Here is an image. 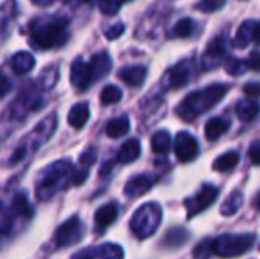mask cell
I'll list each match as a JSON object with an SVG mask.
<instances>
[{
  "label": "cell",
  "mask_w": 260,
  "mask_h": 259,
  "mask_svg": "<svg viewBox=\"0 0 260 259\" xmlns=\"http://www.w3.org/2000/svg\"><path fill=\"white\" fill-rule=\"evenodd\" d=\"M96 156H98V153H96V150L91 147V148H88V150H85V151L82 153L79 162H81L82 165H85V166H91V165L94 163V160H96Z\"/></svg>",
  "instance_id": "d590c367"
},
{
  "label": "cell",
  "mask_w": 260,
  "mask_h": 259,
  "mask_svg": "<svg viewBox=\"0 0 260 259\" xmlns=\"http://www.w3.org/2000/svg\"><path fill=\"white\" fill-rule=\"evenodd\" d=\"M11 90V82L6 76L0 75V99Z\"/></svg>",
  "instance_id": "ab89813d"
},
{
  "label": "cell",
  "mask_w": 260,
  "mask_h": 259,
  "mask_svg": "<svg viewBox=\"0 0 260 259\" xmlns=\"http://www.w3.org/2000/svg\"><path fill=\"white\" fill-rule=\"evenodd\" d=\"M9 227H11V220H9V217L6 215L5 209L0 206V232H6Z\"/></svg>",
  "instance_id": "74e56055"
},
{
  "label": "cell",
  "mask_w": 260,
  "mask_h": 259,
  "mask_svg": "<svg viewBox=\"0 0 260 259\" xmlns=\"http://www.w3.org/2000/svg\"><path fill=\"white\" fill-rule=\"evenodd\" d=\"M123 2H128V0H123Z\"/></svg>",
  "instance_id": "bcb514c9"
},
{
  "label": "cell",
  "mask_w": 260,
  "mask_h": 259,
  "mask_svg": "<svg viewBox=\"0 0 260 259\" xmlns=\"http://www.w3.org/2000/svg\"><path fill=\"white\" fill-rule=\"evenodd\" d=\"M257 111H259V105L256 101H251V99H245V101H241L238 105H236V114L241 121H253L256 116H257Z\"/></svg>",
  "instance_id": "d4e9b609"
},
{
  "label": "cell",
  "mask_w": 260,
  "mask_h": 259,
  "mask_svg": "<svg viewBox=\"0 0 260 259\" xmlns=\"http://www.w3.org/2000/svg\"><path fill=\"white\" fill-rule=\"evenodd\" d=\"M244 92H245L248 96H251V98H257L260 92L259 84H257V82H250V84H247V85L244 87Z\"/></svg>",
  "instance_id": "f35d334b"
},
{
  "label": "cell",
  "mask_w": 260,
  "mask_h": 259,
  "mask_svg": "<svg viewBox=\"0 0 260 259\" xmlns=\"http://www.w3.org/2000/svg\"><path fill=\"white\" fill-rule=\"evenodd\" d=\"M102 259H123V250L117 244H104L99 247Z\"/></svg>",
  "instance_id": "f546056e"
},
{
  "label": "cell",
  "mask_w": 260,
  "mask_h": 259,
  "mask_svg": "<svg viewBox=\"0 0 260 259\" xmlns=\"http://www.w3.org/2000/svg\"><path fill=\"white\" fill-rule=\"evenodd\" d=\"M53 0H32V3H35V5H40V6H47V5H50Z\"/></svg>",
  "instance_id": "ee69618b"
},
{
  "label": "cell",
  "mask_w": 260,
  "mask_h": 259,
  "mask_svg": "<svg viewBox=\"0 0 260 259\" xmlns=\"http://www.w3.org/2000/svg\"><path fill=\"white\" fill-rule=\"evenodd\" d=\"M242 203H244V195H242V192H241V191L233 192V194L227 198V202L222 205V208H221L222 215H233L235 212L239 211V208L242 206Z\"/></svg>",
  "instance_id": "83f0119b"
},
{
  "label": "cell",
  "mask_w": 260,
  "mask_h": 259,
  "mask_svg": "<svg viewBox=\"0 0 260 259\" xmlns=\"http://www.w3.org/2000/svg\"><path fill=\"white\" fill-rule=\"evenodd\" d=\"M88 64H90V69H91V79H93V82L101 79V78H104L110 72V69H111V60H110L107 52L96 53Z\"/></svg>",
  "instance_id": "5bb4252c"
},
{
  "label": "cell",
  "mask_w": 260,
  "mask_h": 259,
  "mask_svg": "<svg viewBox=\"0 0 260 259\" xmlns=\"http://www.w3.org/2000/svg\"><path fill=\"white\" fill-rule=\"evenodd\" d=\"M257 31H259V23L256 20L244 21L238 29V34H236V37L233 40V46H236L239 49H244L250 43L257 41Z\"/></svg>",
  "instance_id": "7c38bea8"
},
{
  "label": "cell",
  "mask_w": 260,
  "mask_h": 259,
  "mask_svg": "<svg viewBox=\"0 0 260 259\" xmlns=\"http://www.w3.org/2000/svg\"><path fill=\"white\" fill-rule=\"evenodd\" d=\"M78 3H96V2H101V0H76Z\"/></svg>",
  "instance_id": "f6af8a7d"
},
{
  "label": "cell",
  "mask_w": 260,
  "mask_h": 259,
  "mask_svg": "<svg viewBox=\"0 0 260 259\" xmlns=\"http://www.w3.org/2000/svg\"><path fill=\"white\" fill-rule=\"evenodd\" d=\"M239 163V153L236 151H229L222 156H219L215 163H213V169L219 171V172H227L232 171L236 165Z\"/></svg>",
  "instance_id": "cb8c5ba5"
},
{
  "label": "cell",
  "mask_w": 260,
  "mask_h": 259,
  "mask_svg": "<svg viewBox=\"0 0 260 259\" xmlns=\"http://www.w3.org/2000/svg\"><path fill=\"white\" fill-rule=\"evenodd\" d=\"M190 75H192V61L184 60V61L175 64L174 67H171L165 73L161 81L166 89H181L189 82Z\"/></svg>",
  "instance_id": "52a82bcc"
},
{
  "label": "cell",
  "mask_w": 260,
  "mask_h": 259,
  "mask_svg": "<svg viewBox=\"0 0 260 259\" xmlns=\"http://www.w3.org/2000/svg\"><path fill=\"white\" fill-rule=\"evenodd\" d=\"M218 197V189L215 186L210 185H204L201 188V191L195 195L193 200L186 202V206L189 209V217H193L200 212H203L204 209H207Z\"/></svg>",
  "instance_id": "30bf717a"
},
{
  "label": "cell",
  "mask_w": 260,
  "mask_h": 259,
  "mask_svg": "<svg viewBox=\"0 0 260 259\" xmlns=\"http://www.w3.org/2000/svg\"><path fill=\"white\" fill-rule=\"evenodd\" d=\"M140 142L137 139L126 140L117 153V160L120 163H131L140 156Z\"/></svg>",
  "instance_id": "44dd1931"
},
{
  "label": "cell",
  "mask_w": 260,
  "mask_h": 259,
  "mask_svg": "<svg viewBox=\"0 0 260 259\" xmlns=\"http://www.w3.org/2000/svg\"><path fill=\"white\" fill-rule=\"evenodd\" d=\"M35 66V58L29 52H17L11 60V67L17 75L29 73Z\"/></svg>",
  "instance_id": "e0dca14e"
},
{
  "label": "cell",
  "mask_w": 260,
  "mask_h": 259,
  "mask_svg": "<svg viewBox=\"0 0 260 259\" xmlns=\"http://www.w3.org/2000/svg\"><path fill=\"white\" fill-rule=\"evenodd\" d=\"M122 90L113 84H108L104 87V90L101 92V102L102 105H111V104H117L122 99Z\"/></svg>",
  "instance_id": "4316f807"
},
{
  "label": "cell",
  "mask_w": 260,
  "mask_h": 259,
  "mask_svg": "<svg viewBox=\"0 0 260 259\" xmlns=\"http://www.w3.org/2000/svg\"><path fill=\"white\" fill-rule=\"evenodd\" d=\"M15 11H17L15 0H6L3 5H0V43L8 35V31H9V26L15 15Z\"/></svg>",
  "instance_id": "9a60e30c"
},
{
  "label": "cell",
  "mask_w": 260,
  "mask_h": 259,
  "mask_svg": "<svg viewBox=\"0 0 260 259\" xmlns=\"http://www.w3.org/2000/svg\"><path fill=\"white\" fill-rule=\"evenodd\" d=\"M72 259H93V253L90 250H82V252L76 253Z\"/></svg>",
  "instance_id": "b9f144b4"
},
{
  "label": "cell",
  "mask_w": 260,
  "mask_h": 259,
  "mask_svg": "<svg viewBox=\"0 0 260 259\" xmlns=\"http://www.w3.org/2000/svg\"><path fill=\"white\" fill-rule=\"evenodd\" d=\"M148 70L143 66H131V67H123L119 72V78L126 82L131 87H139L143 84V81L146 79Z\"/></svg>",
  "instance_id": "4fadbf2b"
},
{
  "label": "cell",
  "mask_w": 260,
  "mask_h": 259,
  "mask_svg": "<svg viewBox=\"0 0 260 259\" xmlns=\"http://www.w3.org/2000/svg\"><path fill=\"white\" fill-rule=\"evenodd\" d=\"M90 118V110H88V104L87 102H79V104H75L72 108H70V113H69V124L73 127V128H82L85 125V122L88 121Z\"/></svg>",
  "instance_id": "d6986e66"
},
{
  "label": "cell",
  "mask_w": 260,
  "mask_h": 259,
  "mask_svg": "<svg viewBox=\"0 0 260 259\" xmlns=\"http://www.w3.org/2000/svg\"><path fill=\"white\" fill-rule=\"evenodd\" d=\"M119 215V209H117V205L116 203H108L102 208H99L94 214V221H96V226L101 229H105L108 227L110 224H113L116 221Z\"/></svg>",
  "instance_id": "2e32d148"
},
{
  "label": "cell",
  "mask_w": 260,
  "mask_h": 259,
  "mask_svg": "<svg viewBox=\"0 0 260 259\" xmlns=\"http://www.w3.org/2000/svg\"><path fill=\"white\" fill-rule=\"evenodd\" d=\"M247 69H248L247 63L242 61V60H238V58H229L227 63H225V70H227L230 75H233V76L242 75Z\"/></svg>",
  "instance_id": "4dcf8cb0"
},
{
  "label": "cell",
  "mask_w": 260,
  "mask_h": 259,
  "mask_svg": "<svg viewBox=\"0 0 260 259\" xmlns=\"http://www.w3.org/2000/svg\"><path fill=\"white\" fill-rule=\"evenodd\" d=\"M128 131H129V121H128V118H123V116L110 121L108 125H107V128H105L107 136L111 137V139L122 137V136H125Z\"/></svg>",
  "instance_id": "603a6c76"
},
{
  "label": "cell",
  "mask_w": 260,
  "mask_h": 259,
  "mask_svg": "<svg viewBox=\"0 0 260 259\" xmlns=\"http://www.w3.org/2000/svg\"><path fill=\"white\" fill-rule=\"evenodd\" d=\"M247 66L251 67V69L256 70V72L259 70V52H257V50H253L250 61H247Z\"/></svg>",
  "instance_id": "60d3db41"
},
{
  "label": "cell",
  "mask_w": 260,
  "mask_h": 259,
  "mask_svg": "<svg viewBox=\"0 0 260 259\" xmlns=\"http://www.w3.org/2000/svg\"><path fill=\"white\" fill-rule=\"evenodd\" d=\"M227 55V37L225 35H218L216 38H213L204 55H203V69L204 70H210V69H216L218 66H221L225 60Z\"/></svg>",
  "instance_id": "8992f818"
},
{
  "label": "cell",
  "mask_w": 260,
  "mask_h": 259,
  "mask_svg": "<svg viewBox=\"0 0 260 259\" xmlns=\"http://www.w3.org/2000/svg\"><path fill=\"white\" fill-rule=\"evenodd\" d=\"M161 211L158 205L148 203L143 205L131 218V229L139 238H146L155 232V229L160 224Z\"/></svg>",
  "instance_id": "277c9868"
},
{
  "label": "cell",
  "mask_w": 260,
  "mask_h": 259,
  "mask_svg": "<svg viewBox=\"0 0 260 259\" xmlns=\"http://www.w3.org/2000/svg\"><path fill=\"white\" fill-rule=\"evenodd\" d=\"M250 159L253 162V165H259L260 160V143L259 140H254L250 150Z\"/></svg>",
  "instance_id": "8d00e7d4"
},
{
  "label": "cell",
  "mask_w": 260,
  "mask_h": 259,
  "mask_svg": "<svg viewBox=\"0 0 260 259\" xmlns=\"http://www.w3.org/2000/svg\"><path fill=\"white\" fill-rule=\"evenodd\" d=\"M69 174H72V165L67 160H59L53 163L49 172H46V177L37 186L38 200H49L50 197H53V194L59 189V182Z\"/></svg>",
  "instance_id": "5b68a950"
},
{
  "label": "cell",
  "mask_w": 260,
  "mask_h": 259,
  "mask_svg": "<svg viewBox=\"0 0 260 259\" xmlns=\"http://www.w3.org/2000/svg\"><path fill=\"white\" fill-rule=\"evenodd\" d=\"M29 37L34 47L49 50L66 44L69 40V20L64 17H41L29 24Z\"/></svg>",
  "instance_id": "6da1fadb"
},
{
  "label": "cell",
  "mask_w": 260,
  "mask_h": 259,
  "mask_svg": "<svg viewBox=\"0 0 260 259\" xmlns=\"http://www.w3.org/2000/svg\"><path fill=\"white\" fill-rule=\"evenodd\" d=\"M12 209L18 217H30L32 215V206L29 205L27 198L24 197V194H17L12 200Z\"/></svg>",
  "instance_id": "f1b7e54d"
},
{
  "label": "cell",
  "mask_w": 260,
  "mask_h": 259,
  "mask_svg": "<svg viewBox=\"0 0 260 259\" xmlns=\"http://www.w3.org/2000/svg\"><path fill=\"white\" fill-rule=\"evenodd\" d=\"M151 147L155 154H166L171 148V136L168 131H157L151 139Z\"/></svg>",
  "instance_id": "484cf974"
},
{
  "label": "cell",
  "mask_w": 260,
  "mask_h": 259,
  "mask_svg": "<svg viewBox=\"0 0 260 259\" xmlns=\"http://www.w3.org/2000/svg\"><path fill=\"white\" fill-rule=\"evenodd\" d=\"M195 29H197V23L192 18H181L171 29L169 37L171 38H189L193 35Z\"/></svg>",
  "instance_id": "7402d4cb"
},
{
  "label": "cell",
  "mask_w": 260,
  "mask_h": 259,
  "mask_svg": "<svg viewBox=\"0 0 260 259\" xmlns=\"http://www.w3.org/2000/svg\"><path fill=\"white\" fill-rule=\"evenodd\" d=\"M152 186V180L146 176H137V177H133L126 186H125V194L129 195V197H137V195H142L145 192H148Z\"/></svg>",
  "instance_id": "ffe728a7"
},
{
  "label": "cell",
  "mask_w": 260,
  "mask_h": 259,
  "mask_svg": "<svg viewBox=\"0 0 260 259\" xmlns=\"http://www.w3.org/2000/svg\"><path fill=\"white\" fill-rule=\"evenodd\" d=\"M123 31H125L123 23H116V24L110 26V27L105 31V37H107L108 40H116V38H119V37L123 34Z\"/></svg>",
  "instance_id": "e575fe53"
},
{
  "label": "cell",
  "mask_w": 260,
  "mask_h": 259,
  "mask_svg": "<svg viewBox=\"0 0 260 259\" xmlns=\"http://www.w3.org/2000/svg\"><path fill=\"white\" fill-rule=\"evenodd\" d=\"M113 165H114L113 162L105 163V166H104V168H101V177H102V176H108V174H110V169H111V166H113Z\"/></svg>",
  "instance_id": "7bdbcfd3"
},
{
  "label": "cell",
  "mask_w": 260,
  "mask_h": 259,
  "mask_svg": "<svg viewBox=\"0 0 260 259\" xmlns=\"http://www.w3.org/2000/svg\"><path fill=\"white\" fill-rule=\"evenodd\" d=\"M70 81H72L73 87H76L78 90L84 92L93 82L90 64L85 63L82 58L75 60L73 64H72V69H70Z\"/></svg>",
  "instance_id": "8fae6325"
},
{
  "label": "cell",
  "mask_w": 260,
  "mask_h": 259,
  "mask_svg": "<svg viewBox=\"0 0 260 259\" xmlns=\"http://www.w3.org/2000/svg\"><path fill=\"white\" fill-rule=\"evenodd\" d=\"M123 0H101L99 2V9L104 15H114L119 12Z\"/></svg>",
  "instance_id": "1f68e13d"
},
{
  "label": "cell",
  "mask_w": 260,
  "mask_h": 259,
  "mask_svg": "<svg viewBox=\"0 0 260 259\" xmlns=\"http://www.w3.org/2000/svg\"><path fill=\"white\" fill-rule=\"evenodd\" d=\"M81 234H82V226L78 217H72L69 218L64 224H61L56 231L55 235V241L56 246L59 247H67L75 244L76 241L81 240Z\"/></svg>",
  "instance_id": "ba28073f"
},
{
  "label": "cell",
  "mask_w": 260,
  "mask_h": 259,
  "mask_svg": "<svg viewBox=\"0 0 260 259\" xmlns=\"http://www.w3.org/2000/svg\"><path fill=\"white\" fill-rule=\"evenodd\" d=\"M174 148H175V154H177L178 160L183 162V163L190 162L198 156V142H197V139L192 134L184 133V131L178 133V136L175 137Z\"/></svg>",
  "instance_id": "9c48e42d"
},
{
  "label": "cell",
  "mask_w": 260,
  "mask_h": 259,
  "mask_svg": "<svg viewBox=\"0 0 260 259\" xmlns=\"http://www.w3.org/2000/svg\"><path fill=\"white\" fill-rule=\"evenodd\" d=\"M254 243H256L254 234L221 235L210 243V249H212V253H215L218 256L232 258V256H239V255L248 252Z\"/></svg>",
  "instance_id": "3957f363"
},
{
  "label": "cell",
  "mask_w": 260,
  "mask_h": 259,
  "mask_svg": "<svg viewBox=\"0 0 260 259\" xmlns=\"http://www.w3.org/2000/svg\"><path fill=\"white\" fill-rule=\"evenodd\" d=\"M225 3H227V0H201V2L197 5V8H198L201 12L210 14V12L219 11Z\"/></svg>",
  "instance_id": "836d02e7"
},
{
  "label": "cell",
  "mask_w": 260,
  "mask_h": 259,
  "mask_svg": "<svg viewBox=\"0 0 260 259\" xmlns=\"http://www.w3.org/2000/svg\"><path fill=\"white\" fill-rule=\"evenodd\" d=\"M229 92L227 84H212L203 90L187 95L177 107V114L184 121H193L200 114L215 107Z\"/></svg>",
  "instance_id": "7a4b0ae2"
},
{
  "label": "cell",
  "mask_w": 260,
  "mask_h": 259,
  "mask_svg": "<svg viewBox=\"0 0 260 259\" xmlns=\"http://www.w3.org/2000/svg\"><path fill=\"white\" fill-rule=\"evenodd\" d=\"M56 79H58V69L56 67H47L43 75L40 76V81H41V85L44 89H50L56 84Z\"/></svg>",
  "instance_id": "d6a6232c"
},
{
  "label": "cell",
  "mask_w": 260,
  "mask_h": 259,
  "mask_svg": "<svg viewBox=\"0 0 260 259\" xmlns=\"http://www.w3.org/2000/svg\"><path fill=\"white\" fill-rule=\"evenodd\" d=\"M230 128V122L222 119V118H212L207 124H206V128H204V133H206V137L207 140L210 142H215L218 140L224 133H227Z\"/></svg>",
  "instance_id": "ac0fdd59"
}]
</instances>
